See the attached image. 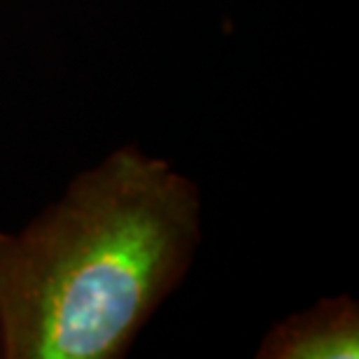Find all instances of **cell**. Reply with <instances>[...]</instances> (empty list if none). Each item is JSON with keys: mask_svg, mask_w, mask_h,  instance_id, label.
<instances>
[{"mask_svg": "<svg viewBox=\"0 0 359 359\" xmlns=\"http://www.w3.org/2000/svg\"><path fill=\"white\" fill-rule=\"evenodd\" d=\"M194 180L121 145L21 231H0L3 359H119L184 283L203 236Z\"/></svg>", "mask_w": 359, "mask_h": 359, "instance_id": "obj_1", "label": "cell"}, {"mask_svg": "<svg viewBox=\"0 0 359 359\" xmlns=\"http://www.w3.org/2000/svg\"><path fill=\"white\" fill-rule=\"evenodd\" d=\"M259 359H357L359 304L350 294L322 297L278 320L257 348Z\"/></svg>", "mask_w": 359, "mask_h": 359, "instance_id": "obj_2", "label": "cell"}, {"mask_svg": "<svg viewBox=\"0 0 359 359\" xmlns=\"http://www.w3.org/2000/svg\"><path fill=\"white\" fill-rule=\"evenodd\" d=\"M0 359H3V353H0Z\"/></svg>", "mask_w": 359, "mask_h": 359, "instance_id": "obj_3", "label": "cell"}]
</instances>
